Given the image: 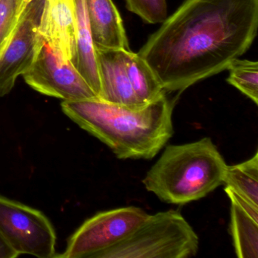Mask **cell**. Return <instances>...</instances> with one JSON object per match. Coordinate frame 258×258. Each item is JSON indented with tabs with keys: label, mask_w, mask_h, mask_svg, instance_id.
<instances>
[{
	"label": "cell",
	"mask_w": 258,
	"mask_h": 258,
	"mask_svg": "<svg viewBox=\"0 0 258 258\" xmlns=\"http://www.w3.org/2000/svg\"><path fill=\"white\" fill-rule=\"evenodd\" d=\"M19 256V253L10 247V244L0 234V258H15Z\"/></svg>",
	"instance_id": "obj_19"
},
{
	"label": "cell",
	"mask_w": 258,
	"mask_h": 258,
	"mask_svg": "<svg viewBox=\"0 0 258 258\" xmlns=\"http://www.w3.org/2000/svg\"><path fill=\"white\" fill-rule=\"evenodd\" d=\"M229 76L227 82L238 89L243 94L258 104L257 61L240 60L231 61L227 67Z\"/></svg>",
	"instance_id": "obj_16"
},
{
	"label": "cell",
	"mask_w": 258,
	"mask_h": 258,
	"mask_svg": "<svg viewBox=\"0 0 258 258\" xmlns=\"http://www.w3.org/2000/svg\"><path fill=\"white\" fill-rule=\"evenodd\" d=\"M0 234L21 254L56 256V235L49 219L39 210L0 196Z\"/></svg>",
	"instance_id": "obj_5"
},
{
	"label": "cell",
	"mask_w": 258,
	"mask_h": 258,
	"mask_svg": "<svg viewBox=\"0 0 258 258\" xmlns=\"http://www.w3.org/2000/svg\"><path fill=\"white\" fill-rule=\"evenodd\" d=\"M75 2L77 19V54L73 64L99 98L100 81L86 0H75Z\"/></svg>",
	"instance_id": "obj_13"
},
{
	"label": "cell",
	"mask_w": 258,
	"mask_h": 258,
	"mask_svg": "<svg viewBox=\"0 0 258 258\" xmlns=\"http://www.w3.org/2000/svg\"><path fill=\"white\" fill-rule=\"evenodd\" d=\"M22 76L31 88L46 96L64 101L99 99L72 61L43 38L32 64Z\"/></svg>",
	"instance_id": "obj_7"
},
{
	"label": "cell",
	"mask_w": 258,
	"mask_h": 258,
	"mask_svg": "<svg viewBox=\"0 0 258 258\" xmlns=\"http://www.w3.org/2000/svg\"><path fill=\"white\" fill-rule=\"evenodd\" d=\"M124 61L133 90L142 104L153 102L166 93L153 71L138 53L125 51Z\"/></svg>",
	"instance_id": "obj_14"
},
{
	"label": "cell",
	"mask_w": 258,
	"mask_h": 258,
	"mask_svg": "<svg viewBox=\"0 0 258 258\" xmlns=\"http://www.w3.org/2000/svg\"><path fill=\"white\" fill-rule=\"evenodd\" d=\"M199 238L179 211L148 214L120 242L94 258H188L199 251Z\"/></svg>",
	"instance_id": "obj_4"
},
{
	"label": "cell",
	"mask_w": 258,
	"mask_h": 258,
	"mask_svg": "<svg viewBox=\"0 0 258 258\" xmlns=\"http://www.w3.org/2000/svg\"><path fill=\"white\" fill-rule=\"evenodd\" d=\"M147 216L144 210L134 206L99 213L77 229L69 238L64 253L57 256L94 258L124 239Z\"/></svg>",
	"instance_id": "obj_6"
},
{
	"label": "cell",
	"mask_w": 258,
	"mask_h": 258,
	"mask_svg": "<svg viewBox=\"0 0 258 258\" xmlns=\"http://www.w3.org/2000/svg\"><path fill=\"white\" fill-rule=\"evenodd\" d=\"M125 51L96 49L100 81L99 99L109 103L136 108L144 104L138 100L130 82L125 68Z\"/></svg>",
	"instance_id": "obj_10"
},
{
	"label": "cell",
	"mask_w": 258,
	"mask_h": 258,
	"mask_svg": "<svg viewBox=\"0 0 258 258\" xmlns=\"http://www.w3.org/2000/svg\"><path fill=\"white\" fill-rule=\"evenodd\" d=\"M38 32L64 59L74 64L77 54L75 0H45Z\"/></svg>",
	"instance_id": "obj_9"
},
{
	"label": "cell",
	"mask_w": 258,
	"mask_h": 258,
	"mask_svg": "<svg viewBox=\"0 0 258 258\" xmlns=\"http://www.w3.org/2000/svg\"><path fill=\"white\" fill-rule=\"evenodd\" d=\"M257 27L258 0H185L138 54L165 92H182L227 69Z\"/></svg>",
	"instance_id": "obj_1"
},
{
	"label": "cell",
	"mask_w": 258,
	"mask_h": 258,
	"mask_svg": "<svg viewBox=\"0 0 258 258\" xmlns=\"http://www.w3.org/2000/svg\"><path fill=\"white\" fill-rule=\"evenodd\" d=\"M32 0H16L17 2L18 8H19V13L22 14V12L25 10V7L31 2Z\"/></svg>",
	"instance_id": "obj_20"
},
{
	"label": "cell",
	"mask_w": 258,
	"mask_h": 258,
	"mask_svg": "<svg viewBox=\"0 0 258 258\" xmlns=\"http://www.w3.org/2000/svg\"><path fill=\"white\" fill-rule=\"evenodd\" d=\"M45 0H32L21 14L16 31L0 55V97L8 95L16 80L28 70L37 55L42 37L39 25Z\"/></svg>",
	"instance_id": "obj_8"
},
{
	"label": "cell",
	"mask_w": 258,
	"mask_h": 258,
	"mask_svg": "<svg viewBox=\"0 0 258 258\" xmlns=\"http://www.w3.org/2000/svg\"><path fill=\"white\" fill-rule=\"evenodd\" d=\"M86 6L95 49L131 50L121 18L112 0H86Z\"/></svg>",
	"instance_id": "obj_12"
},
{
	"label": "cell",
	"mask_w": 258,
	"mask_h": 258,
	"mask_svg": "<svg viewBox=\"0 0 258 258\" xmlns=\"http://www.w3.org/2000/svg\"><path fill=\"white\" fill-rule=\"evenodd\" d=\"M61 109L120 159H152L173 134V102L166 93L136 108L93 99L63 101Z\"/></svg>",
	"instance_id": "obj_2"
},
{
	"label": "cell",
	"mask_w": 258,
	"mask_h": 258,
	"mask_svg": "<svg viewBox=\"0 0 258 258\" xmlns=\"http://www.w3.org/2000/svg\"><path fill=\"white\" fill-rule=\"evenodd\" d=\"M223 183L258 206V152L241 164L227 166Z\"/></svg>",
	"instance_id": "obj_15"
},
{
	"label": "cell",
	"mask_w": 258,
	"mask_h": 258,
	"mask_svg": "<svg viewBox=\"0 0 258 258\" xmlns=\"http://www.w3.org/2000/svg\"><path fill=\"white\" fill-rule=\"evenodd\" d=\"M20 16L16 0H0V55L10 43Z\"/></svg>",
	"instance_id": "obj_18"
},
{
	"label": "cell",
	"mask_w": 258,
	"mask_h": 258,
	"mask_svg": "<svg viewBox=\"0 0 258 258\" xmlns=\"http://www.w3.org/2000/svg\"><path fill=\"white\" fill-rule=\"evenodd\" d=\"M227 164L209 137L169 145L147 172L143 185L166 203L185 205L223 183Z\"/></svg>",
	"instance_id": "obj_3"
},
{
	"label": "cell",
	"mask_w": 258,
	"mask_h": 258,
	"mask_svg": "<svg viewBox=\"0 0 258 258\" xmlns=\"http://www.w3.org/2000/svg\"><path fill=\"white\" fill-rule=\"evenodd\" d=\"M126 9L150 24L163 23L167 19L166 0H125Z\"/></svg>",
	"instance_id": "obj_17"
},
{
	"label": "cell",
	"mask_w": 258,
	"mask_h": 258,
	"mask_svg": "<svg viewBox=\"0 0 258 258\" xmlns=\"http://www.w3.org/2000/svg\"><path fill=\"white\" fill-rule=\"evenodd\" d=\"M230 199V230L234 248L239 258L258 257V206L230 187L224 188Z\"/></svg>",
	"instance_id": "obj_11"
}]
</instances>
